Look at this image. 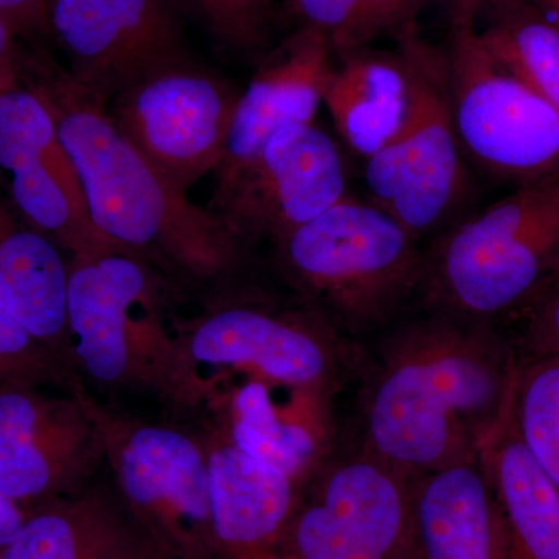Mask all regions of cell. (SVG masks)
Masks as SVG:
<instances>
[{
  "label": "cell",
  "mask_w": 559,
  "mask_h": 559,
  "mask_svg": "<svg viewBox=\"0 0 559 559\" xmlns=\"http://www.w3.org/2000/svg\"><path fill=\"white\" fill-rule=\"evenodd\" d=\"M518 367L516 345L491 322L428 307L362 362L356 450L409 479L479 457Z\"/></svg>",
  "instance_id": "obj_1"
},
{
  "label": "cell",
  "mask_w": 559,
  "mask_h": 559,
  "mask_svg": "<svg viewBox=\"0 0 559 559\" xmlns=\"http://www.w3.org/2000/svg\"><path fill=\"white\" fill-rule=\"evenodd\" d=\"M20 80L49 110L92 223L105 237L194 282H223L240 271L248 245L140 156L108 102L38 47L21 49Z\"/></svg>",
  "instance_id": "obj_2"
},
{
  "label": "cell",
  "mask_w": 559,
  "mask_h": 559,
  "mask_svg": "<svg viewBox=\"0 0 559 559\" xmlns=\"http://www.w3.org/2000/svg\"><path fill=\"white\" fill-rule=\"evenodd\" d=\"M165 285L153 261L131 250L73 255L68 312L79 373L112 389L143 390L171 406H197L202 380L178 336L165 329Z\"/></svg>",
  "instance_id": "obj_3"
},
{
  "label": "cell",
  "mask_w": 559,
  "mask_h": 559,
  "mask_svg": "<svg viewBox=\"0 0 559 559\" xmlns=\"http://www.w3.org/2000/svg\"><path fill=\"white\" fill-rule=\"evenodd\" d=\"M272 245L294 293L358 344L421 293L425 250L370 201L347 194Z\"/></svg>",
  "instance_id": "obj_4"
},
{
  "label": "cell",
  "mask_w": 559,
  "mask_h": 559,
  "mask_svg": "<svg viewBox=\"0 0 559 559\" xmlns=\"http://www.w3.org/2000/svg\"><path fill=\"white\" fill-rule=\"evenodd\" d=\"M559 274V173L465 216L425 250L429 308L492 320L524 311Z\"/></svg>",
  "instance_id": "obj_5"
},
{
  "label": "cell",
  "mask_w": 559,
  "mask_h": 559,
  "mask_svg": "<svg viewBox=\"0 0 559 559\" xmlns=\"http://www.w3.org/2000/svg\"><path fill=\"white\" fill-rule=\"evenodd\" d=\"M396 36L409 73V109L399 135L366 160L364 180L367 201L421 242L465 218L473 179L452 121L447 55L421 39L415 22Z\"/></svg>",
  "instance_id": "obj_6"
},
{
  "label": "cell",
  "mask_w": 559,
  "mask_h": 559,
  "mask_svg": "<svg viewBox=\"0 0 559 559\" xmlns=\"http://www.w3.org/2000/svg\"><path fill=\"white\" fill-rule=\"evenodd\" d=\"M190 362L248 371L272 385L330 401L360 371L364 356L318 310L294 293H230L178 330Z\"/></svg>",
  "instance_id": "obj_7"
},
{
  "label": "cell",
  "mask_w": 559,
  "mask_h": 559,
  "mask_svg": "<svg viewBox=\"0 0 559 559\" xmlns=\"http://www.w3.org/2000/svg\"><path fill=\"white\" fill-rule=\"evenodd\" d=\"M100 433L117 492L145 538L171 559H224L210 513L204 441L73 392Z\"/></svg>",
  "instance_id": "obj_8"
},
{
  "label": "cell",
  "mask_w": 559,
  "mask_h": 559,
  "mask_svg": "<svg viewBox=\"0 0 559 559\" xmlns=\"http://www.w3.org/2000/svg\"><path fill=\"white\" fill-rule=\"evenodd\" d=\"M448 92L468 165L521 187L559 173V110L489 51L476 27L452 28Z\"/></svg>",
  "instance_id": "obj_9"
},
{
  "label": "cell",
  "mask_w": 559,
  "mask_h": 559,
  "mask_svg": "<svg viewBox=\"0 0 559 559\" xmlns=\"http://www.w3.org/2000/svg\"><path fill=\"white\" fill-rule=\"evenodd\" d=\"M283 544L294 559H418L412 479L356 448L330 454Z\"/></svg>",
  "instance_id": "obj_10"
},
{
  "label": "cell",
  "mask_w": 559,
  "mask_h": 559,
  "mask_svg": "<svg viewBox=\"0 0 559 559\" xmlns=\"http://www.w3.org/2000/svg\"><path fill=\"white\" fill-rule=\"evenodd\" d=\"M240 97L229 81L183 58L134 81L109 114L140 156L187 193L218 168Z\"/></svg>",
  "instance_id": "obj_11"
},
{
  "label": "cell",
  "mask_w": 559,
  "mask_h": 559,
  "mask_svg": "<svg viewBox=\"0 0 559 559\" xmlns=\"http://www.w3.org/2000/svg\"><path fill=\"white\" fill-rule=\"evenodd\" d=\"M347 194V168L334 139L312 123L294 124L216 183L209 212L249 245L277 240Z\"/></svg>",
  "instance_id": "obj_12"
},
{
  "label": "cell",
  "mask_w": 559,
  "mask_h": 559,
  "mask_svg": "<svg viewBox=\"0 0 559 559\" xmlns=\"http://www.w3.org/2000/svg\"><path fill=\"white\" fill-rule=\"evenodd\" d=\"M0 171L7 176L3 193L21 218L72 257L130 250L92 223L49 110L22 84L0 94Z\"/></svg>",
  "instance_id": "obj_13"
},
{
  "label": "cell",
  "mask_w": 559,
  "mask_h": 559,
  "mask_svg": "<svg viewBox=\"0 0 559 559\" xmlns=\"http://www.w3.org/2000/svg\"><path fill=\"white\" fill-rule=\"evenodd\" d=\"M103 460L100 433L73 393L0 388V489L25 513L79 495Z\"/></svg>",
  "instance_id": "obj_14"
},
{
  "label": "cell",
  "mask_w": 559,
  "mask_h": 559,
  "mask_svg": "<svg viewBox=\"0 0 559 559\" xmlns=\"http://www.w3.org/2000/svg\"><path fill=\"white\" fill-rule=\"evenodd\" d=\"M51 36L80 86L110 102L187 57L168 0H50Z\"/></svg>",
  "instance_id": "obj_15"
},
{
  "label": "cell",
  "mask_w": 559,
  "mask_h": 559,
  "mask_svg": "<svg viewBox=\"0 0 559 559\" xmlns=\"http://www.w3.org/2000/svg\"><path fill=\"white\" fill-rule=\"evenodd\" d=\"M204 444L210 513L224 559H248L278 549L304 487L285 471L242 451L224 428Z\"/></svg>",
  "instance_id": "obj_16"
},
{
  "label": "cell",
  "mask_w": 559,
  "mask_h": 559,
  "mask_svg": "<svg viewBox=\"0 0 559 559\" xmlns=\"http://www.w3.org/2000/svg\"><path fill=\"white\" fill-rule=\"evenodd\" d=\"M331 64L329 40L311 28H299L261 62L235 110L216 183L248 164L275 132L312 123Z\"/></svg>",
  "instance_id": "obj_17"
},
{
  "label": "cell",
  "mask_w": 559,
  "mask_h": 559,
  "mask_svg": "<svg viewBox=\"0 0 559 559\" xmlns=\"http://www.w3.org/2000/svg\"><path fill=\"white\" fill-rule=\"evenodd\" d=\"M418 559H509L498 499L480 457L412 479Z\"/></svg>",
  "instance_id": "obj_18"
},
{
  "label": "cell",
  "mask_w": 559,
  "mask_h": 559,
  "mask_svg": "<svg viewBox=\"0 0 559 559\" xmlns=\"http://www.w3.org/2000/svg\"><path fill=\"white\" fill-rule=\"evenodd\" d=\"M68 290L69 263L61 249L25 223L0 189V307L79 373L69 330Z\"/></svg>",
  "instance_id": "obj_19"
},
{
  "label": "cell",
  "mask_w": 559,
  "mask_h": 559,
  "mask_svg": "<svg viewBox=\"0 0 559 559\" xmlns=\"http://www.w3.org/2000/svg\"><path fill=\"white\" fill-rule=\"evenodd\" d=\"M271 385L249 377L231 390L224 429L242 451L285 471L305 488L330 457V401L297 392L286 407H280L272 400Z\"/></svg>",
  "instance_id": "obj_20"
},
{
  "label": "cell",
  "mask_w": 559,
  "mask_h": 559,
  "mask_svg": "<svg viewBox=\"0 0 559 559\" xmlns=\"http://www.w3.org/2000/svg\"><path fill=\"white\" fill-rule=\"evenodd\" d=\"M322 102L353 154L370 159L399 135L409 109V73L400 47L333 53Z\"/></svg>",
  "instance_id": "obj_21"
},
{
  "label": "cell",
  "mask_w": 559,
  "mask_h": 559,
  "mask_svg": "<svg viewBox=\"0 0 559 559\" xmlns=\"http://www.w3.org/2000/svg\"><path fill=\"white\" fill-rule=\"evenodd\" d=\"M145 543L119 492L90 485L27 511L0 559H134Z\"/></svg>",
  "instance_id": "obj_22"
},
{
  "label": "cell",
  "mask_w": 559,
  "mask_h": 559,
  "mask_svg": "<svg viewBox=\"0 0 559 559\" xmlns=\"http://www.w3.org/2000/svg\"><path fill=\"white\" fill-rule=\"evenodd\" d=\"M479 457L506 522L509 559H559V489L521 439L513 400Z\"/></svg>",
  "instance_id": "obj_23"
},
{
  "label": "cell",
  "mask_w": 559,
  "mask_h": 559,
  "mask_svg": "<svg viewBox=\"0 0 559 559\" xmlns=\"http://www.w3.org/2000/svg\"><path fill=\"white\" fill-rule=\"evenodd\" d=\"M481 39L513 75L559 110V25L532 2L488 21Z\"/></svg>",
  "instance_id": "obj_24"
},
{
  "label": "cell",
  "mask_w": 559,
  "mask_h": 559,
  "mask_svg": "<svg viewBox=\"0 0 559 559\" xmlns=\"http://www.w3.org/2000/svg\"><path fill=\"white\" fill-rule=\"evenodd\" d=\"M428 0H288L286 9L299 22L329 40L333 53L370 46L385 33H399L414 22Z\"/></svg>",
  "instance_id": "obj_25"
},
{
  "label": "cell",
  "mask_w": 559,
  "mask_h": 559,
  "mask_svg": "<svg viewBox=\"0 0 559 559\" xmlns=\"http://www.w3.org/2000/svg\"><path fill=\"white\" fill-rule=\"evenodd\" d=\"M513 412L521 439L559 489V358L520 359Z\"/></svg>",
  "instance_id": "obj_26"
},
{
  "label": "cell",
  "mask_w": 559,
  "mask_h": 559,
  "mask_svg": "<svg viewBox=\"0 0 559 559\" xmlns=\"http://www.w3.org/2000/svg\"><path fill=\"white\" fill-rule=\"evenodd\" d=\"M83 380L0 307V388L33 385L73 393Z\"/></svg>",
  "instance_id": "obj_27"
},
{
  "label": "cell",
  "mask_w": 559,
  "mask_h": 559,
  "mask_svg": "<svg viewBox=\"0 0 559 559\" xmlns=\"http://www.w3.org/2000/svg\"><path fill=\"white\" fill-rule=\"evenodd\" d=\"M223 46L259 49L266 38L275 0H187Z\"/></svg>",
  "instance_id": "obj_28"
},
{
  "label": "cell",
  "mask_w": 559,
  "mask_h": 559,
  "mask_svg": "<svg viewBox=\"0 0 559 559\" xmlns=\"http://www.w3.org/2000/svg\"><path fill=\"white\" fill-rule=\"evenodd\" d=\"M522 316L520 358H559V274Z\"/></svg>",
  "instance_id": "obj_29"
},
{
  "label": "cell",
  "mask_w": 559,
  "mask_h": 559,
  "mask_svg": "<svg viewBox=\"0 0 559 559\" xmlns=\"http://www.w3.org/2000/svg\"><path fill=\"white\" fill-rule=\"evenodd\" d=\"M0 16L17 39L35 43L51 36L47 0H0Z\"/></svg>",
  "instance_id": "obj_30"
},
{
  "label": "cell",
  "mask_w": 559,
  "mask_h": 559,
  "mask_svg": "<svg viewBox=\"0 0 559 559\" xmlns=\"http://www.w3.org/2000/svg\"><path fill=\"white\" fill-rule=\"evenodd\" d=\"M437 3L450 16L451 27H476L479 20H495L528 0H428Z\"/></svg>",
  "instance_id": "obj_31"
},
{
  "label": "cell",
  "mask_w": 559,
  "mask_h": 559,
  "mask_svg": "<svg viewBox=\"0 0 559 559\" xmlns=\"http://www.w3.org/2000/svg\"><path fill=\"white\" fill-rule=\"evenodd\" d=\"M20 51L16 36L0 16V94L21 86Z\"/></svg>",
  "instance_id": "obj_32"
},
{
  "label": "cell",
  "mask_w": 559,
  "mask_h": 559,
  "mask_svg": "<svg viewBox=\"0 0 559 559\" xmlns=\"http://www.w3.org/2000/svg\"><path fill=\"white\" fill-rule=\"evenodd\" d=\"M25 516L27 513L0 489V551L20 533Z\"/></svg>",
  "instance_id": "obj_33"
},
{
  "label": "cell",
  "mask_w": 559,
  "mask_h": 559,
  "mask_svg": "<svg viewBox=\"0 0 559 559\" xmlns=\"http://www.w3.org/2000/svg\"><path fill=\"white\" fill-rule=\"evenodd\" d=\"M549 20L559 25V0H532Z\"/></svg>",
  "instance_id": "obj_34"
},
{
  "label": "cell",
  "mask_w": 559,
  "mask_h": 559,
  "mask_svg": "<svg viewBox=\"0 0 559 559\" xmlns=\"http://www.w3.org/2000/svg\"><path fill=\"white\" fill-rule=\"evenodd\" d=\"M134 559H171L168 558L167 555L162 554L160 550H157L153 544L146 539L145 546L140 550V554Z\"/></svg>",
  "instance_id": "obj_35"
},
{
  "label": "cell",
  "mask_w": 559,
  "mask_h": 559,
  "mask_svg": "<svg viewBox=\"0 0 559 559\" xmlns=\"http://www.w3.org/2000/svg\"><path fill=\"white\" fill-rule=\"evenodd\" d=\"M248 559H294L293 555L289 554L288 549H286L285 544L278 547V549H274L271 551H266V554L257 555V557L248 558Z\"/></svg>",
  "instance_id": "obj_36"
},
{
  "label": "cell",
  "mask_w": 559,
  "mask_h": 559,
  "mask_svg": "<svg viewBox=\"0 0 559 559\" xmlns=\"http://www.w3.org/2000/svg\"><path fill=\"white\" fill-rule=\"evenodd\" d=\"M50 0H47V5H49Z\"/></svg>",
  "instance_id": "obj_37"
}]
</instances>
